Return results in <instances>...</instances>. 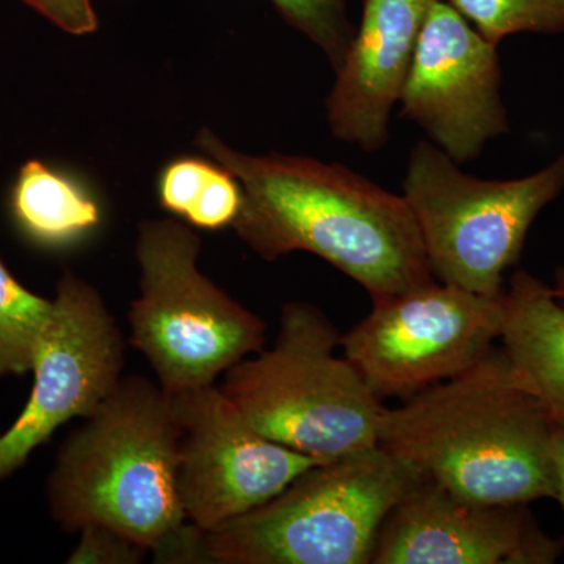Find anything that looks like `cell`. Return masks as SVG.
<instances>
[{
  "label": "cell",
  "mask_w": 564,
  "mask_h": 564,
  "mask_svg": "<svg viewBox=\"0 0 564 564\" xmlns=\"http://www.w3.org/2000/svg\"><path fill=\"white\" fill-rule=\"evenodd\" d=\"M195 147L239 181L243 206L232 229L265 261L311 252L372 300L434 281L403 195L339 163L234 150L207 128L196 133Z\"/></svg>",
  "instance_id": "6da1fadb"
},
{
  "label": "cell",
  "mask_w": 564,
  "mask_h": 564,
  "mask_svg": "<svg viewBox=\"0 0 564 564\" xmlns=\"http://www.w3.org/2000/svg\"><path fill=\"white\" fill-rule=\"evenodd\" d=\"M554 421L502 348L386 408L377 445L463 499H554Z\"/></svg>",
  "instance_id": "7a4b0ae2"
},
{
  "label": "cell",
  "mask_w": 564,
  "mask_h": 564,
  "mask_svg": "<svg viewBox=\"0 0 564 564\" xmlns=\"http://www.w3.org/2000/svg\"><path fill=\"white\" fill-rule=\"evenodd\" d=\"M182 429L169 393L121 378L63 444L47 481L55 521L101 525L152 551L187 522L177 491Z\"/></svg>",
  "instance_id": "3957f363"
},
{
  "label": "cell",
  "mask_w": 564,
  "mask_h": 564,
  "mask_svg": "<svg viewBox=\"0 0 564 564\" xmlns=\"http://www.w3.org/2000/svg\"><path fill=\"white\" fill-rule=\"evenodd\" d=\"M340 337L314 304H284L273 347L232 366L221 392L263 436L321 462L377 447L384 403L336 355Z\"/></svg>",
  "instance_id": "277c9868"
},
{
  "label": "cell",
  "mask_w": 564,
  "mask_h": 564,
  "mask_svg": "<svg viewBox=\"0 0 564 564\" xmlns=\"http://www.w3.org/2000/svg\"><path fill=\"white\" fill-rule=\"evenodd\" d=\"M421 475L378 445L317 464L250 513L202 530V563L369 564L386 514Z\"/></svg>",
  "instance_id": "5b68a950"
},
{
  "label": "cell",
  "mask_w": 564,
  "mask_h": 564,
  "mask_svg": "<svg viewBox=\"0 0 564 564\" xmlns=\"http://www.w3.org/2000/svg\"><path fill=\"white\" fill-rule=\"evenodd\" d=\"M199 252L202 239L192 226L172 218L140 223V296L129 310L131 343L166 393L215 384L265 345V322L202 273Z\"/></svg>",
  "instance_id": "8992f818"
},
{
  "label": "cell",
  "mask_w": 564,
  "mask_h": 564,
  "mask_svg": "<svg viewBox=\"0 0 564 564\" xmlns=\"http://www.w3.org/2000/svg\"><path fill=\"white\" fill-rule=\"evenodd\" d=\"M422 141L411 152L403 198L413 212L434 280L502 296L538 215L564 192V154L510 181L470 176Z\"/></svg>",
  "instance_id": "52a82bcc"
},
{
  "label": "cell",
  "mask_w": 564,
  "mask_h": 564,
  "mask_svg": "<svg viewBox=\"0 0 564 564\" xmlns=\"http://www.w3.org/2000/svg\"><path fill=\"white\" fill-rule=\"evenodd\" d=\"M503 296L432 281L372 300V311L340 337V347L378 400H408L492 350L502 333Z\"/></svg>",
  "instance_id": "ba28073f"
},
{
  "label": "cell",
  "mask_w": 564,
  "mask_h": 564,
  "mask_svg": "<svg viewBox=\"0 0 564 564\" xmlns=\"http://www.w3.org/2000/svg\"><path fill=\"white\" fill-rule=\"evenodd\" d=\"M169 395L182 429L177 491L185 518L204 532L250 513L326 463L263 436L218 386Z\"/></svg>",
  "instance_id": "9c48e42d"
},
{
  "label": "cell",
  "mask_w": 564,
  "mask_h": 564,
  "mask_svg": "<svg viewBox=\"0 0 564 564\" xmlns=\"http://www.w3.org/2000/svg\"><path fill=\"white\" fill-rule=\"evenodd\" d=\"M122 369L120 326L99 292L66 270L33 361L31 399L0 436V480L28 462L63 423L90 417L120 383Z\"/></svg>",
  "instance_id": "30bf717a"
},
{
  "label": "cell",
  "mask_w": 564,
  "mask_h": 564,
  "mask_svg": "<svg viewBox=\"0 0 564 564\" xmlns=\"http://www.w3.org/2000/svg\"><path fill=\"white\" fill-rule=\"evenodd\" d=\"M497 44L486 40L447 0L423 24L404 80L402 117L421 126L452 161H474L508 131Z\"/></svg>",
  "instance_id": "8fae6325"
},
{
  "label": "cell",
  "mask_w": 564,
  "mask_h": 564,
  "mask_svg": "<svg viewBox=\"0 0 564 564\" xmlns=\"http://www.w3.org/2000/svg\"><path fill=\"white\" fill-rule=\"evenodd\" d=\"M529 503H480L421 475L386 514L372 564H552L564 538L541 529Z\"/></svg>",
  "instance_id": "7c38bea8"
},
{
  "label": "cell",
  "mask_w": 564,
  "mask_h": 564,
  "mask_svg": "<svg viewBox=\"0 0 564 564\" xmlns=\"http://www.w3.org/2000/svg\"><path fill=\"white\" fill-rule=\"evenodd\" d=\"M436 2L362 0L361 21L325 101L326 120L337 140L369 152L384 147L393 107Z\"/></svg>",
  "instance_id": "4fadbf2b"
},
{
  "label": "cell",
  "mask_w": 564,
  "mask_h": 564,
  "mask_svg": "<svg viewBox=\"0 0 564 564\" xmlns=\"http://www.w3.org/2000/svg\"><path fill=\"white\" fill-rule=\"evenodd\" d=\"M499 340L552 421L564 425V306L551 285L522 270L511 276Z\"/></svg>",
  "instance_id": "5bb4252c"
},
{
  "label": "cell",
  "mask_w": 564,
  "mask_h": 564,
  "mask_svg": "<svg viewBox=\"0 0 564 564\" xmlns=\"http://www.w3.org/2000/svg\"><path fill=\"white\" fill-rule=\"evenodd\" d=\"M10 210L20 231L46 248L77 242L102 220L101 207L79 182L40 159L22 163Z\"/></svg>",
  "instance_id": "9a60e30c"
},
{
  "label": "cell",
  "mask_w": 564,
  "mask_h": 564,
  "mask_svg": "<svg viewBox=\"0 0 564 564\" xmlns=\"http://www.w3.org/2000/svg\"><path fill=\"white\" fill-rule=\"evenodd\" d=\"M54 300L29 291L0 258V380L32 372Z\"/></svg>",
  "instance_id": "2e32d148"
},
{
  "label": "cell",
  "mask_w": 564,
  "mask_h": 564,
  "mask_svg": "<svg viewBox=\"0 0 564 564\" xmlns=\"http://www.w3.org/2000/svg\"><path fill=\"white\" fill-rule=\"evenodd\" d=\"M494 44L518 33H564V0H447Z\"/></svg>",
  "instance_id": "e0dca14e"
},
{
  "label": "cell",
  "mask_w": 564,
  "mask_h": 564,
  "mask_svg": "<svg viewBox=\"0 0 564 564\" xmlns=\"http://www.w3.org/2000/svg\"><path fill=\"white\" fill-rule=\"evenodd\" d=\"M282 20L303 33L325 54L336 69L350 44V0H270Z\"/></svg>",
  "instance_id": "ac0fdd59"
},
{
  "label": "cell",
  "mask_w": 564,
  "mask_h": 564,
  "mask_svg": "<svg viewBox=\"0 0 564 564\" xmlns=\"http://www.w3.org/2000/svg\"><path fill=\"white\" fill-rule=\"evenodd\" d=\"M217 169L218 163L206 155L173 159L159 174V203L163 209L185 220Z\"/></svg>",
  "instance_id": "d6986e66"
},
{
  "label": "cell",
  "mask_w": 564,
  "mask_h": 564,
  "mask_svg": "<svg viewBox=\"0 0 564 564\" xmlns=\"http://www.w3.org/2000/svg\"><path fill=\"white\" fill-rule=\"evenodd\" d=\"M243 206V192L232 173L218 165L185 221L203 231H220L236 223Z\"/></svg>",
  "instance_id": "ffe728a7"
},
{
  "label": "cell",
  "mask_w": 564,
  "mask_h": 564,
  "mask_svg": "<svg viewBox=\"0 0 564 564\" xmlns=\"http://www.w3.org/2000/svg\"><path fill=\"white\" fill-rule=\"evenodd\" d=\"M80 543L69 556L74 564H137L143 562L148 549L131 538L101 525L80 530Z\"/></svg>",
  "instance_id": "44dd1931"
},
{
  "label": "cell",
  "mask_w": 564,
  "mask_h": 564,
  "mask_svg": "<svg viewBox=\"0 0 564 564\" xmlns=\"http://www.w3.org/2000/svg\"><path fill=\"white\" fill-rule=\"evenodd\" d=\"M62 32L87 36L98 32L99 17L93 0H20Z\"/></svg>",
  "instance_id": "7402d4cb"
},
{
  "label": "cell",
  "mask_w": 564,
  "mask_h": 564,
  "mask_svg": "<svg viewBox=\"0 0 564 564\" xmlns=\"http://www.w3.org/2000/svg\"><path fill=\"white\" fill-rule=\"evenodd\" d=\"M552 484L554 499L564 510V425L555 423L551 441Z\"/></svg>",
  "instance_id": "603a6c76"
},
{
  "label": "cell",
  "mask_w": 564,
  "mask_h": 564,
  "mask_svg": "<svg viewBox=\"0 0 564 564\" xmlns=\"http://www.w3.org/2000/svg\"><path fill=\"white\" fill-rule=\"evenodd\" d=\"M554 296L564 306V263L556 269L554 285H551Z\"/></svg>",
  "instance_id": "cb8c5ba5"
}]
</instances>
